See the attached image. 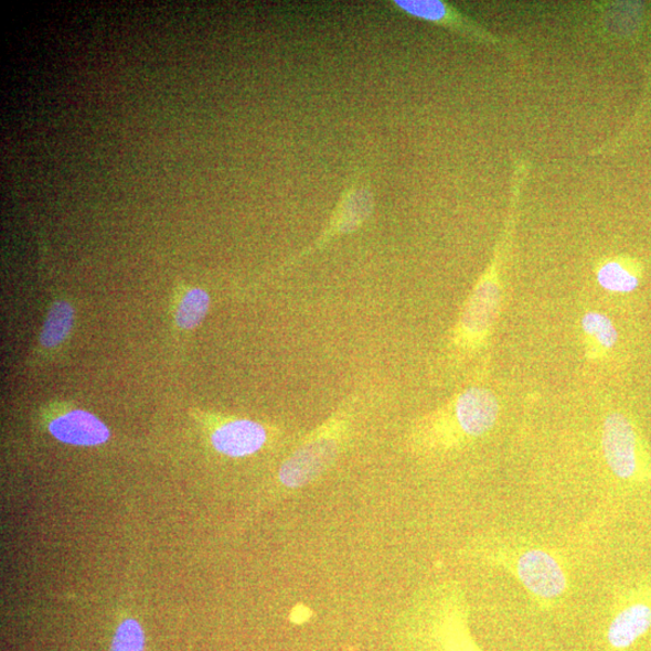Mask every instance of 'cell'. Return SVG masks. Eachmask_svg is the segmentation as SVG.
I'll return each instance as SVG.
<instances>
[{
  "label": "cell",
  "mask_w": 651,
  "mask_h": 651,
  "mask_svg": "<svg viewBox=\"0 0 651 651\" xmlns=\"http://www.w3.org/2000/svg\"><path fill=\"white\" fill-rule=\"evenodd\" d=\"M49 431L65 445L77 447L100 446L110 437L106 424L85 410H74L58 416L49 425Z\"/></svg>",
  "instance_id": "cell-9"
},
{
  "label": "cell",
  "mask_w": 651,
  "mask_h": 651,
  "mask_svg": "<svg viewBox=\"0 0 651 651\" xmlns=\"http://www.w3.org/2000/svg\"><path fill=\"white\" fill-rule=\"evenodd\" d=\"M343 419L335 418L314 438L303 442L279 471V479L285 487L302 488L329 470L341 450L340 431Z\"/></svg>",
  "instance_id": "cell-3"
},
{
  "label": "cell",
  "mask_w": 651,
  "mask_h": 651,
  "mask_svg": "<svg viewBox=\"0 0 651 651\" xmlns=\"http://www.w3.org/2000/svg\"><path fill=\"white\" fill-rule=\"evenodd\" d=\"M517 576L526 588L542 598H555L566 590L565 573L556 559L543 551H529L516 564Z\"/></svg>",
  "instance_id": "cell-7"
},
{
  "label": "cell",
  "mask_w": 651,
  "mask_h": 651,
  "mask_svg": "<svg viewBox=\"0 0 651 651\" xmlns=\"http://www.w3.org/2000/svg\"><path fill=\"white\" fill-rule=\"evenodd\" d=\"M580 329L585 359L589 362L605 361L619 341L616 324L601 311H586Z\"/></svg>",
  "instance_id": "cell-10"
},
{
  "label": "cell",
  "mask_w": 651,
  "mask_h": 651,
  "mask_svg": "<svg viewBox=\"0 0 651 651\" xmlns=\"http://www.w3.org/2000/svg\"><path fill=\"white\" fill-rule=\"evenodd\" d=\"M267 429L257 421L238 419L220 425L212 435L214 449L230 458H245L264 448Z\"/></svg>",
  "instance_id": "cell-8"
},
{
  "label": "cell",
  "mask_w": 651,
  "mask_h": 651,
  "mask_svg": "<svg viewBox=\"0 0 651 651\" xmlns=\"http://www.w3.org/2000/svg\"><path fill=\"white\" fill-rule=\"evenodd\" d=\"M500 399L489 386L474 383L463 387L427 421L440 439L472 440L497 426Z\"/></svg>",
  "instance_id": "cell-2"
},
{
  "label": "cell",
  "mask_w": 651,
  "mask_h": 651,
  "mask_svg": "<svg viewBox=\"0 0 651 651\" xmlns=\"http://www.w3.org/2000/svg\"><path fill=\"white\" fill-rule=\"evenodd\" d=\"M393 4L403 14L441 25V28L458 32L472 41L491 46H505L501 38L488 32L449 3L438 2V0H395Z\"/></svg>",
  "instance_id": "cell-6"
},
{
  "label": "cell",
  "mask_w": 651,
  "mask_h": 651,
  "mask_svg": "<svg viewBox=\"0 0 651 651\" xmlns=\"http://www.w3.org/2000/svg\"><path fill=\"white\" fill-rule=\"evenodd\" d=\"M211 307V296L202 289L190 290L181 299L177 311V323L179 328L192 330L203 321Z\"/></svg>",
  "instance_id": "cell-14"
},
{
  "label": "cell",
  "mask_w": 651,
  "mask_h": 651,
  "mask_svg": "<svg viewBox=\"0 0 651 651\" xmlns=\"http://www.w3.org/2000/svg\"><path fill=\"white\" fill-rule=\"evenodd\" d=\"M110 651H145V632L134 619L125 620L114 637Z\"/></svg>",
  "instance_id": "cell-15"
},
{
  "label": "cell",
  "mask_w": 651,
  "mask_h": 651,
  "mask_svg": "<svg viewBox=\"0 0 651 651\" xmlns=\"http://www.w3.org/2000/svg\"><path fill=\"white\" fill-rule=\"evenodd\" d=\"M651 628V605L636 602L623 608L611 621L608 630V641L616 649L631 647L638 638Z\"/></svg>",
  "instance_id": "cell-12"
},
{
  "label": "cell",
  "mask_w": 651,
  "mask_h": 651,
  "mask_svg": "<svg viewBox=\"0 0 651 651\" xmlns=\"http://www.w3.org/2000/svg\"><path fill=\"white\" fill-rule=\"evenodd\" d=\"M643 266L640 260L627 256L604 257L597 260V284L608 292L630 294L640 286Z\"/></svg>",
  "instance_id": "cell-11"
},
{
  "label": "cell",
  "mask_w": 651,
  "mask_h": 651,
  "mask_svg": "<svg viewBox=\"0 0 651 651\" xmlns=\"http://www.w3.org/2000/svg\"><path fill=\"white\" fill-rule=\"evenodd\" d=\"M374 203L369 190L354 185L346 190L343 199L338 203L328 227L319 238L299 253L288 263V267L296 266L306 257L323 249L333 239L353 233L367 223L373 214ZM285 266V267H286Z\"/></svg>",
  "instance_id": "cell-5"
},
{
  "label": "cell",
  "mask_w": 651,
  "mask_h": 651,
  "mask_svg": "<svg viewBox=\"0 0 651 651\" xmlns=\"http://www.w3.org/2000/svg\"><path fill=\"white\" fill-rule=\"evenodd\" d=\"M602 449L611 472L622 480L645 477L647 453L629 416L613 412L602 426Z\"/></svg>",
  "instance_id": "cell-4"
},
{
  "label": "cell",
  "mask_w": 651,
  "mask_h": 651,
  "mask_svg": "<svg viewBox=\"0 0 651 651\" xmlns=\"http://www.w3.org/2000/svg\"><path fill=\"white\" fill-rule=\"evenodd\" d=\"M74 309L65 301L52 306L41 335L45 348H55L65 341L73 329Z\"/></svg>",
  "instance_id": "cell-13"
},
{
  "label": "cell",
  "mask_w": 651,
  "mask_h": 651,
  "mask_svg": "<svg viewBox=\"0 0 651 651\" xmlns=\"http://www.w3.org/2000/svg\"><path fill=\"white\" fill-rule=\"evenodd\" d=\"M527 175L525 161L517 160L512 180L510 211L490 264L481 273L461 308L437 361V372L453 380L489 354L506 297V266L513 249L521 189Z\"/></svg>",
  "instance_id": "cell-1"
}]
</instances>
